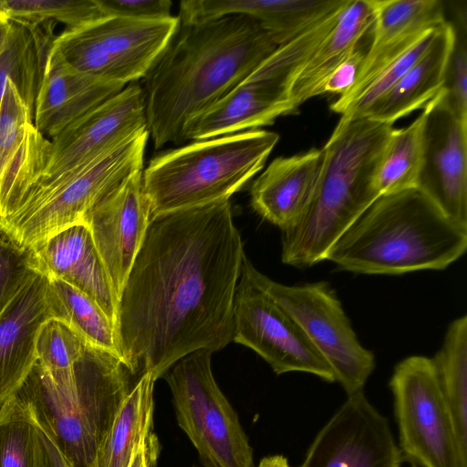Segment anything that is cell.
<instances>
[{"instance_id": "obj_7", "label": "cell", "mask_w": 467, "mask_h": 467, "mask_svg": "<svg viewBox=\"0 0 467 467\" xmlns=\"http://www.w3.org/2000/svg\"><path fill=\"white\" fill-rule=\"evenodd\" d=\"M330 30V23L320 20L278 46L246 78L187 125L184 141L258 130L294 112L288 98L291 83Z\"/></svg>"}, {"instance_id": "obj_43", "label": "cell", "mask_w": 467, "mask_h": 467, "mask_svg": "<svg viewBox=\"0 0 467 467\" xmlns=\"http://www.w3.org/2000/svg\"><path fill=\"white\" fill-rule=\"evenodd\" d=\"M5 19L6 18L5 17V16L0 12V30H1L2 25L5 21Z\"/></svg>"}, {"instance_id": "obj_15", "label": "cell", "mask_w": 467, "mask_h": 467, "mask_svg": "<svg viewBox=\"0 0 467 467\" xmlns=\"http://www.w3.org/2000/svg\"><path fill=\"white\" fill-rule=\"evenodd\" d=\"M418 186L445 215L467 227V119L442 89L424 107Z\"/></svg>"}, {"instance_id": "obj_29", "label": "cell", "mask_w": 467, "mask_h": 467, "mask_svg": "<svg viewBox=\"0 0 467 467\" xmlns=\"http://www.w3.org/2000/svg\"><path fill=\"white\" fill-rule=\"evenodd\" d=\"M424 119L422 111L408 127L392 130L375 174V185L380 195L417 188Z\"/></svg>"}, {"instance_id": "obj_19", "label": "cell", "mask_w": 467, "mask_h": 467, "mask_svg": "<svg viewBox=\"0 0 467 467\" xmlns=\"http://www.w3.org/2000/svg\"><path fill=\"white\" fill-rule=\"evenodd\" d=\"M57 318L49 276L38 274L0 314V407L20 389L37 361L43 325Z\"/></svg>"}, {"instance_id": "obj_32", "label": "cell", "mask_w": 467, "mask_h": 467, "mask_svg": "<svg viewBox=\"0 0 467 467\" xmlns=\"http://www.w3.org/2000/svg\"><path fill=\"white\" fill-rule=\"evenodd\" d=\"M0 467H47L36 422L16 395L0 407Z\"/></svg>"}, {"instance_id": "obj_17", "label": "cell", "mask_w": 467, "mask_h": 467, "mask_svg": "<svg viewBox=\"0 0 467 467\" xmlns=\"http://www.w3.org/2000/svg\"><path fill=\"white\" fill-rule=\"evenodd\" d=\"M142 171L125 179L86 220L118 300L151 220Z\"/></svg>"}, {"instance_id": "obj_2", "label": "cell", "mask_w": 467, "mask_h": 467, "mask_svg": "<svg viewBox=\"0 0 467 467\" xmlns=\"http://www.w3.org/2000/svg\"><path fill=\"white\" fill-rule=\"evenodd\" d=\"M252 17L228 15L179 25L143 78L147 129L156 149L184 142L187 125L276 48Z\"/></svg>"}, {"instance_id": "obj_41", "label": "cell", "mask_w": 467, "mask_h": 467, "mask_svg": "<svg viewBox=\"0 0 467 467\" xmlns=\"http://www.w3.org/2000/svg\"><path fill=\"white\" fill-rule=\"evenodd\" d=\"M37 427L46 449L47 467H70L51 437L40 426Z\"/></svg>"}, {"instance_id": "obj_44", "label": "cell", "mask_w": 467, "mask_h": 467, "mask_svg": "<svg viewBox=\"0 0 467 467\" xmlns=\"http://www.w3.org/2000/svg\"><path fill=\"white\" fill-rule=\"evenodd\" d=\"M193 467H198V466H193Z\"/></svg>"}, {"instance_id": "obj_37", "label": "cell", "mask_w": 467, "mask_h": 467, "mask_svg": "<svg viewBox=\"0 0 467 467\" xmlns=\"http://www.w3.org/2000/svg\"><path fill=\"white\" fill-rule=\"evenodd\" d=\"M455 36L448 58L442 91L453 110L467 119V44L465 21L454 26Z\"/></svg>"}, {"instance_id": "obj_26", "label": "cell", "mask_w": 467, "mask_h": 467, "mask_svg": "<svg viewBox=\"0 0 467 467\" xmlns=\"http://www.w3.org/2000/svg\"><path fill=\"white\" fill-rule=\"evenodd\" d=\"M46 24L29 27L5 19L0 30V103L10 80L33 115L47 55L55 38L51 23Z\"/></svg>"}, {"instance_id": "obj_1", "label": "cell", "mask_w": 467, "mask_h": 467, "mask_svg": "<svg viewBox=\"0 0 467 467\" xmlns=\"http://www.w3.org/2000/svg\"><path fill=\"white\" fill-rule=\"evenodd\" d=\"M244 255L230 201L151 218L115 320L122 361L135 377L158 379L184 356L233 341Z\"/></svg>"}, {"instance_id": "obj_5", "label": "cell", "mask_w": 467, "mask_h": 467, "mask_svg": "<svg viewBox=\"0 0 467 467\" xmlns=\"http://www.w3.org/2000/svg\"><path fill=\"white\" fill-rule=\"evenodd\" d=\"M75 389L63 395L36 363L15 394L53 440L70 467H94L135 376L116 356L87 345L74 366Z\"/></svg>"}, {"instance_id": "obj_16", "label": "cell", "mask_w": 467, "mask_h": 467, "mask_svg": "<svg viewBox=\"0 0 467 467\" xmlns=\"http://www.w3.org/2000/svg\"><path fill=\"white\" fill-rule=\"evenodd\" d=\"M401 461L388 419L360 391L318 431L299 467H400Z\"/></svg>"}, {"instance_id": "obj_25", "label": "cell", "mask_w": 467, "mask_h": 467, "mask_svg": "<svg viewBox=\"0 0 467 467\" xmlns=\"http://www.w3.org/2000/svg\"><path fill=\"white\" fill-rule=\"evenodd\" d=\"M373 23L372 0H348L333 29L314 49L291 83L288 98L294 111L317 96L326 78L358 46Z\"/></svg>"}, {"instance_id": "obj_18", "label": "cell", "mask_w": 467, "mask_h": 467, "mask_svg": "<svg viewBox=\"0 0 467 467\" xmlns=\"http://www.w3.org/2000/svg\"><path fill=\"white\" fill-rule=\"evenodd\" d=\"M48 140L7 80L0 103V221L17 210L38 180Z\"/></svg>"}, {"instance_id": "obj_34", "label": "cell", "mask_w": 467, "mask_h": 467, "mask_svg": "<svg viewBox=\"0 0 467 467\" xmlns=\"http://www.w3.org/2000/svg\"><path fill=\"white\" fill-rule=\"evenodd\" d=\"M0 12L6 19L26 26L56 21L64 24L65 29L107 16L99 0H0Z\"/></svg>"}, {"instance_id": "obj_4", "label": "cell", "mask_w": 467, "mask_h": 467, "mask_svg": "<svg viewBox=\"0 0 467 467\" xmlns=\"http://www.w3.org/2000/svg\"><path fill=\"white\" fill-rule=\"evenodd\" d=\"M393 129L368 118L338 121L322 148V167L309 204L282 230L284 264L303 268L325 261L337 240L380 196L375 174Z\"/></svg>"}, {"instance_id": "obj_23", "label": "cell", "mask_w": 467, "mask_h": 467, "mask_svg": "<svg viewBox=\"0 0 467 467\" xmlns=\"http://www.w3.org/2000/svg\"><path fill=\"white\" fill-rule=\"evenodd\" d=\"M347 0H184L178 18L198 23L228 15L256 20L277 46L287 43Z\"/></svg>"}, {"instance_id": "obj_27", "label": "cell", "mask_w": 467, "mask_h": 467, "mask_svg": "<svg viewBox=\"0 0 467 467\" xmlns=\"http://www.w3.org/2000/svg\"><path fill=\"white\" fill-rule=\"evenodd\" d=\"M152 373L141 374L124 399L97 452L94 467H128L144 437L152 431Z\"/></svg>"}, {"instance_id": "obj_36", "label": "cell", "mask_w": 467, "mask_h": 467, "mask_svg": "<svg viewBox=\"0 0 467 467\" xmlns=\"http://www.w3.org/2000/svg\"><path fill=\"white\" fill-rule=\"evenodd\" d=\"M436 29L426 35L396 60L379 72L341 114L339 121L365 118L368 109L381 98L424 54Z\"/></svg>"}, {"instance_id": "obj_3", "label": "cell", "mask_w": 467, "mask_h": 467, "mask_svg": "<svg viewBox=\"0 0 467 467\" xmlns=\"http://www.w3.org/2000/svg\"><path fill=\"white\" fill-rule=\"evenodd\" d=\"M467 248V227L419 189L380 195L337 240L325 261L364 275L442 270Z\"/></svg>"}, {"instance_id": "obj_35", "label": "cell", "mask_w": 467, "mask_h": 467, "mask_svg": "<svg viewBox=\"0 0 467 467\" xmlns=\"http://www.w3.org/2000/svg\"><path fill=\"white\" fill-rule=\"evenodd\" d=\"M40 273L33 248L21 244L0 226V314Z\"/></svg>"}, {"instance_id": "obj_28", "label": "cell", "mask_w": 467, "mask_h": 467, "mask_svg": "<svg viewBox=\"0 0 467 467\" xmlns=\"http://www.w3.org/2000/svg\"><path fill=\"white\" fill-rule=\"evenodd\" d=\"M462 456L467 460V317L455 318L431 358Z\"/></svg>"}, {"instance_id": "obj_40", "label": "cell", "mask_w": 467, "mask_h": 467, "mask_svg": "<svg viewBox=\"0 0 467 467\" xmlns=\"http://www.w3.org/2000/svg\"><path fill=\"white\" fill-rule=\"evenodd\" d=\"M160 451L159 438L151 431L140 443L128 467H157Z\"/></svg>"}, {"instance_id": "obj_24", "label": "cell", "mask_w": 467, "mask_h": 467, "mask_svg": "<svg viewBox=\"0 0 467 467\" xmlns=\"http://www.w3.org/2000/svg\"><path fill=\"white\" fill-rule=\"evenodd\" d=\"M455 36L454 26H439L424 54L367 111L365 118L393 124L425 107L442 88Z\"/></svg>"}, {"instance_id": "obj_12", "label": "cell", "mask_w": 467, "mask_h": 467, "mask_svg": "<svg viewBox=\"0 0 467 467\" xmlns=\"http://www.w3.org/2000/svg\"><path fill=\"white\" fill-rule=\"evenodd\" d=\"M402 459L413 467H467L431 358L410 356L389 380Z\"/></svg>"}, {"instance_id": "obj_21", "label": "cell", "mask_w": 467, "mask_h": 467, "mask_svg": "<svg viewBox=\"0 0 467 467\" xmlns=\"http://www.w3.org/2000/svg\"><path fill=\"white\" fill-rule=\"evenodd\" d=\"M31 247L43 273L92 298L115 326L119 300L88 224L70 225Z\"/></svg>"}, {"instance_id": "obj_38", "label": "cell", "mask_w": 467, "mask_h": 467, "mask_svg": "<svg viewBox=\"0 0 467 467\" xmlns=\"http://www.w3.org/2000/svg\"><path fill=\"white\" fill-rule=\"evenodd\" d=\"M105 15L143 20L171 17L170 0H99Z\"/></svg>"}, {"instance_id": "obj_13", "label": "cell", "mask_w": 467, "mask_h": 467, "mask_svg": "<svg viewBox=\"0 0 467 467\" xmlns=\"http://www.w3.org/2000/svg\"><path fill=\"white\" fill-rule=\"evenodd\" d=\"M145 131L144 91L132 82L48 140L40 176L20 206L33 194L73 177Z\"/></svg>"}, {"instance_id": "obj_20", "label": "cell", "mask_w": 467, "mask_h": 467, "mask_svg": "<svg viewBox=\"0 0 467 467\" xmlns=\"http://www.w3.org/2000/svg\"><path fill=\"white\" fill-rule=\"evenodd\" d=\"M125 87L75 69L51 45L35 104V126L52 139Z\"/></svg>"}, {"instance_id": "obj_6", "label": "cell", "mask_w": 467, "mask_h": 467, "mask_svg": "<svg viewBox=\"0 0 467 467\" xmlns=\"http://www.w3.org/2000/svg\"><path fill=\"white\" fill-rule=\"evenodd\" d=\"M278 140L275 132L251 130L154 156L142 171L150 217L229 201L263 169Z\"/></svg>"}, {"instance_id": "obj_9", "label": "cell", "mask_w": 467, "mask_h": 467, "mask_svg": "<svg viewBox=\"0 0 467 467\" xmlns=\"http://www.w3.org/2000/svg\"><path fill=\"white\" fill-rule=\"evenodd\" d=\"M149 132L101 156L73 177L29 197L0 226L26 246L70 225L86 223L92 209L125 179L143 170Z\"/></svg>"}, {"instance_id": "obj_30", "label": "cell", "mask_w": 467, "mask_h": 467, "mask_svg": "<svg viewBox=\"0 0 467 467\" xmlns=\"http://www.w3.org/2000/svg\"><path fill=\"white\" fill-rule=\"evenodd\" d=\"M49 282L57 318L68 324L88 345L111 353L122 361L115 326L101 307L60 279L49 276Z\"/></svg>"}, {"instance_id": "obj_42", "label": "cell", "mask_w": 467, "mask_h": 467, "mask_svg": "<svg viewBox=\"0 0 467 467\" xmlns=\"http://www.w3.org/2000/svg\"><path fill=\"white\" fill-rule=\"evenodd\" d=\"M256 467H290L287 459L280 454L262 458Z\"/></svg>"}, {"instance_id": "obj_10", "label": "cell", "mask_w": 467, "mask_h": 467, "mask_svg": "<svg viewBox=\"0 0 467 467\" xmlns=\"http://www.w3.org/2000/svg\"><path fill=\"white\" fill-rule=\"evenodd\" d=\"M242 266L296 321L348 396L363 391L375 368V357L359 342L330 285L325 281L300 285L277 283L259 272L246 255Z\"/></svg>"}, {"instance_id": "obj_11", "label": "cell", "mask_w": 467, "mask_h": 467, "mask_svg": "<svg viewBox=\"0 0 467 467\" xmlns=\"http://www.w3.org/2000/svg\"><path fill=\"white\" fill-rule=\"evenodd\" d=\"M178 25L173 16L159 20L108 16L65 29L52 45L75 69L126 86L146 77Z\"/></svg>"}, {"instance_id": "obj_39", "label": "cell", "mask_w": 467, "mask_h": 467, "mask_svg": "<svg viewBox=\"0 0 467 467\" xmlns=\"http://www.w3.org/2000/svg\"><path fill=\"white\" fill-rule=\"evenodd\" d=\"M365 52L358 46L326 78L317 90V96L325 93H336L340 97L347 94L356 82Z\"/></svg>"}, {"instance_id": "obj_8", "label": "cell", "mask_w": 467, "mask_h": 467, "mask_svg": "<svg viewBox=\"0 0 467 467\" xmlns=\"http://www.w3.org/2000/svg\"><path fill=\"white\" fill-rule=\"evenodd\" d=\"M212 352L193 351L166 373L176 419L203 467H254L238 415L213 374Z\"/></svg>"}, {"instance_id": "obj_31", "label": "cell", "mask_w": 467, "mask_h": 467, "mask_svg": "<svg viewBox=\"0 0 467 467\" xmlns=\"http://www.w3.org/2000/svg\"><path fill=\"white\" fill-rule=\"evenodd\" d=\"M374 23L369 48L436 28L445 20L440 0H372Z\"/></svg>"}, {"instance_id": "obj_14", "label": "cell", "mask_w": 467, "mask_h": 467, "mask_svg": "<svg viewBox=\"0 0 467 467\" xmlns=\"http://www.w3.org/2000/svg\"><path fill=\"white\" fill-rule=\"evenodd\" d=\"M233 341L256 352L276 375L306 372L336 381L332 368L296 321L243 266L234 301Z\"/></svg>"}, {"instance_id": "obj_33", "label": "cell", "mask_w": 467, "mask_h": 467, "mask_svg": "<svg viewBox=\"0 0 467 467\" xmlns=\"http://www.w3.org/2000/svg\"><path fill=\"white\" fill-rule=\"evenodd\" d=\"M88 343L66 322L48 319L41 327L36 341L37 362L56 388L70 396L75 389L74 366Z\"/></svg>"}, {"instance_id": "obj_22", "label": "cell", "mask_w": 467, "mask_h": 467, "mask_svg": "<svg viewBox=\"0 0 467 467\" xmlns=\"http://www.w3.org/2000/svg\"><path fill=\"white\" fill-rule=\"evenodd\" d=\"M322 161V149L316 148L274 159L252 184L253 209L281 231L292 226L311 201Z\"/></svg>"}]
</instances>
